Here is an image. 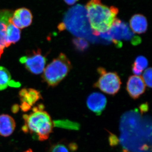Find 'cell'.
Instances as JSON below:
<instances>
[{
	"instance_id": "e0dca14e",
	"label": "cell",
	"mask_w": 152,
	"mask_h": 152,
	"mask_svg": "<svg viewBox=\"0 0 152 152\" xmlns=\"http://www.w3.org/2000/svg\"><path fill=\"white\" fill-rule=\"evenodd\" d=\"M148 65V60L143 56L137 57L132 65V71L135 75L140 76L147 69Z\"/></svg>"
},
{
	"instance_id": "ba28073f",
	"label": "cell",
	"mask_w": 152,
	"mask_h": 152,
	"mask_svg": "<svg viewBox=\"0 0 152 152\" xmlns=\"http://www.w3.org/2000/svg\"><path fill=\"white\" fill-rule=\"evenodd\" d=\"M32 20L31 12L25 7L20 8L16 10L9 20V21L20 29L29 26Z\"/></svg>"
},
{
	"instance_id": "9a60e30c",
	"label": "cell",
	"mask_w": 152,
	"mask_h": 152,
	"mask_svg": "<svg viewBox=\"0 0 152 152\" xmlns=\"http://www.w3.org/2000/svg\"><path fill=\"white\" fill-rule=\"evenodd\" d=\"M6 48H8L12 44H15L20 39V30L9 20L6 28Z\"/></svg>"
},
{
	"instance_id": "2e32d148",
	"label": "cell",
	"mask_w": 152,
	"mask_h": 152,
	"mask_svg": "<svg viewBox=\"0 0 152 152\" xmlns=\"http://www.w3.org/2000/svg\"><path fill=\"white\" fill-rule=\"evenodd\" d=\"M11 78L9 71L4 67L0 66V91L6 89L8 86H18V84H14Z\"/></svg>"
},
{
	"instance_id": "30bf717a",
	"label": "cell",
	"mask_w": 152,
	"mask_h": 152,
	"mask_svg": "<svg viewBox=\"0 0 152 152\" xmlns=\"http://www.w3.org/2000/svg\"><path fill=\"white\" fill-rule=\"evenodd\" d=\"M107 104V98L101 93H92L87 99L88 108L97 115H100L105 109Z\"/></svg>"
},
{
	"instance_id": "8fae6325",
	"label": "cell",
	"mask_w": 152,
	"mask_h": 152,
	"mask_svg": "<svg viewBox=\"0 0 152 152\" xmlns=\"http://www.w3.org/2000/svg\"><path fill=\"white\" fill-rule=\"evenodd\" d=\"M13 12L9 9L0 10V58L6 48V28Z\"/></svg>"
},
{
	"instance_id": "44dd1931",
	"label": "cell",
	"mask_w": 152,
	"mask_h": 152,
	"mask_svg": "<svg viewBox=\"0 0 152 152\" xmlns=\"http://www.w3.org/2000/svg\"><path fill=\"white\" fill-rule=\"evenodd\" d=\"M78 0H64L65 2L69 5H72L75 4Z\"/></svg>"
},
{
	"instance_id": "52a82bcc",
	"label": "cell",
	"mask_w": 152,
	"mask_h": 152,
	"mask_svg": "<svg viewBox=\"0 0 152 152\" xmlns=\"http://www.w3.org/2000/svg\"><path fill=\"white\" fill-rule=\"evenodd\" d=\"M46 61L40 50L33 51L29 55L20 59V62L24 65L27 69L35 75H39L44 72Z\"/></svg>"
},
{
	"instance_id": "7c38bea8",
	"label": "cell",
	"mask_w": 152,
	"mask_h": 152,
	"mask_svg": "<svg viewBox=\"0 0 152 152\" xmlns=\"http://www.w3.org/2000/svg\"><path fill=\"white\" fill-rule=\"evenodd\" d=\"M16 128L15 121L8 114L0 115V136L8 137L13 134Z\"/></svg>"
},
{
	"instance_id": "7402d4cb",
	"label": "cell",
	"mask_w": 152,
	"mask_h": 152,
	"mask_svg": "<svg viewBox=\"0 0 152 152\" xmlns=\"http://www.w3.org/2000/svg\"><path fill=\"white\" fill-rule=\"evenodd\" d=\"M140 109L142 112H145L148 110V105L147 104H142L140 107Z\"/></svg>"
},
{
	"instance_id": "3957f363",
	"label": "cell",
	"mask_w": 152,
	"mask_h": 152,
	"mask_svg": "<svg viewBox=\"0 0 152 152\" xmlns=\"http://www.w3.org/2000/svg\"><path fill=\"white\" fill-rule=\"evenodd\" d=\"M24 124L22 129L29 133L40 141L46 140L53 132V123L50 116L44 110V106L39 104L33 108L32 111L23 116Z\"/></svg>"
},
{
	"instance_id": "ac0fdd59",
	"label": "cell",
	"mask_w": 152,
	"mask_h": 152,
	"mask_svg": "<svg viewBox=\"0 0 152 152\" xmlns=\"http://www.w3.org/2000/svg\"><path fill=\"white\" fill-rule=\"evenodd\" d=\"M75 49L80 52L86 50L89 47L88 41L83 38L75 37L72 41Z\"/></svg>"
},
{
	"instance_id": "7a4b0ae2",
	"label": "cell",
	"mask_w": 152,
	"mask_h": 152,
	"mask_svg": "<svg viewBox=\"0 0 152 152\" xmlns=\"http://www.w3.org/2000/svg\"><path fill=\"white\" fill-rule=\"evenodd\" d=\"M85 8L93 34L96 37L110 31L119 12L117 7L105 5L100 0H91Z\"/></svg>"
},
{
	"instance_id": "4fadbf2b",
	"label": "cell",
	"mask_w": 152,
	"mask_h": 152,
	"mask_svg": "<svg viewBox=\"0 0 152 152\" xmlns=\"http://www.w3.org/2000/svg\"><path fill=\"white\" fill-rule=\"evenodd\" d=\"M131 30L134 34H144L148 30V23L146 18L141 14H136L131 18L129 22Z\"/></svg>"
},
{
	"instance_id": "d6986e66",
	"label": "cell",
	"mask_w": 152,
	"mask_h": 152,
	"mask_svg": "<svg viewBox=\"0 0 152 152\" xmlns=\"http://www.w3.org/2000/svg\"><path fill=\"white\" fill-rule=\"evenodd\" d=\"M72 149L69 145V147L64 144L58 143L52 145L49 150V152H71Z\"/></svg>"
},
{
	"instance_id": "8992f818",
	"label": "cell",
	"mask_w": 152,
	"mask_h": 152,
	"mask_svg": "<svg viewBox=\"0 0 152 152\" xmlns=\"http://www.w3.org/2000/svg\"><path fill=\"white\" fill-rule=\"evenodd\" d=\"M97 72L100 77L94 84L95 88L112 96L118 92L122 83L119 76L116 72H107L103 67L98 68Z\"/></svg>"
},
{
	"instance_id": "cb8c5ba5",
	"label": "cell",
	"mask_w": 152,
	"mask_h": 152,
	"mask_svg": "<svg viewBox=\"0 0 152 152\" xmlns=\"http://www.w3.org/2000/svg\"><path fill=\"white\" fill-rule=\"evenodd\" d=\"M24 152H34L31 149H29L27 150L26 151Z\"/></svg>"
},
{
	"instance_id": "603a6c76",
	"label": "cell",
	"mask_w": 152,
	"mask_h": 152,
	"mask_svg": "<svg viewBox=\"0 0 152 152\" xmlns=\"http://www.w3.org/2000/svg\"><path fill=\"white\" fill-rule=\"evenodd\" d=\"M19 110V107L18 106V105H15L13 106L12 107V112L13 113H16Z\"/></svg>"
},
{
	"instance_id": "ffe728a7",
	"label": "cell",
	"mask_w": 152,
	"mask_h": 152,
	"mask_svg": "<svg viewBox=\"0 0 152 152\" xmlns=\"http://www.w3.org/2000/svg\"><path fill=\"white\" fill-rule=\"evenodd\" d=\"M152 68H148L145 70L142 77L145 86L148 88H152Z\"/></svg>"
},
{
	"instance_id": "5bb4252c",
	"label": "cell",
	"mask_w": 152,
	"mask_h": 152,
	"mask_svg": "<svg viewBox=\"0 0 152 152\" xmlns=\"http://www.w3.org/2000/svg\"><path fill=\"white\" fill-rule=\"evenodd\" d=\"M19 96L22 103L27 104L31 107L42 98L39 92L32 88H24L21 90Z\"/></svg>"
},
{
	"instance_id": "277c9868",
	"label": "cell",
	"mask_w": 152,
	"mask_h": 152,
	"mask_svg": "<svg viewBox=\"0 0 152 152\" xmlns=\"http://www.w3.org/2000/svg\"><path fill=\"white\" fill-rule=\"evenodd\" d=\"M72 68L67 57L61 53L44 69L43 79L50 86H56L67 76Z\"/></svg>"
},
{
	"instance_id": "5b68a950",
	"label": "cell",
	"mask_w": 152,
	"mask_h": 152,
	"mask_svg": "<svg viewBox=\"0 0 152 152\" xmlns=\"http://www.w3.org/2000/svg\"><path fill=\"white\" fill-rule=\"evenodd\" d=\"M108 33L111 42L117 48H121L122 41H130L134 45H139L142 42L141 39L134 34L127 24L117 18Z\"/></svg>"
},
{
	"instance_id": "9c48e42d",
	"label": "cell",
	"mask_w": 152,
	"mask_h": 152,
	"mask_svg": "<svg viewBox=\"0 0 152 152\" xmlns=\"http://www.w3.org/2000/svg\"><path fill=\"white\" fill-rule=\"evenodd\" d=\"M126 89L132 99H137L145 91L146 86L141 77L132 75L128 78Z\"/></svg>"
},
{
	"instance_id": "6da1fadb",
	"label": "cell",
	"mask_w": 152,
	"mask_h": 152,
	"mask_svg": "<svg viewBox=\"0 0 152 152\" xmlns=\"http://www.w3.org/2000/svg\"><path fill=\"white\" fill-rule=\"evenodd\" d=\"M58 28L60 31L67 30L76 37L84 38L93 43L98 42L99 41L93 34L86 10L82 5L77 4L69 9Z\"/></svg>"
}]
</instances>
